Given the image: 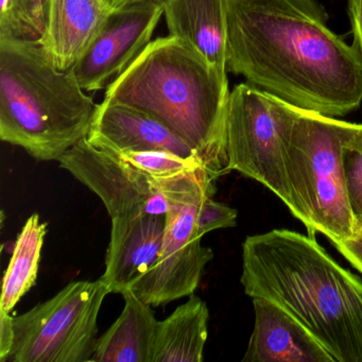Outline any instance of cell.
<instances>
[{"label":"cell","instance_id":"7c38bea8","mask_svg":"<svg viewBox=\"0 0 362 362\" xmlns=\"http://www.w3.org/2000/svg\"><path fill=\"white\" fill-rule=\"evenodd\" d=\"M165 215L139 214L112 218L111 238L101 281L110 293H126L158 264Z\"/></svg>","mask_w":362,"mask_h":362},{"label":"cell","instance_id":"5bb4252c","mask_svg":"<svg viewBox=\"0 0 362 362\" xmlns=\"http://www.w3.org/2000/svg\"><path fill=\"white\" fill-rule=\"evenodd\" d=\"M112 10L107 0H46L40 42L57 69L75 67Z\"/></svg>","mask_w":362,"mask_h":362},{"label":"cell","instance_id":"4316f807","mask_svg":"<svg viewBox=\"0 0 362 362\" xmlns=\"http://www.w3.org/2000/svg\"><path fill=\"white\" fill-rule=\"evenodd\" d=\"M111 7L118 8L120 6L126 5V4L135 3V1H141V0H107ZM154 1H158V3H164L165 0H154Z\"/></svg>","mask_w":362,"mask_h":362},{"label":"cell","instance_id":"6da1fadb","mask_svg":"<svg viewBox=\"0 0 362 362\" xmlns=\"http://www.w3.org/2000/svg\"><path fill=\"white\" fill-rule=\"evenodd\" d=\"M317 0H228L226 71L290 105L342 117L362 103V58Z\"/></svg>","mask_w":362,"mask_h":362},{"label":"cell","instance_id":"e0dca14e","mask_svg":"<svg viewBox=\"0 0 362 362\" xmlns=\"http://www.w3.org/2000/svg\"><path fill=\"white\" fill-rule=\"evenodd\" d=\"M164 321H158L151 362H202L209 337V311L196 294L188 296Z\"/></svg>","mask_w":362,"mask_h":362},{"label":"cell","instance_id":"d6986e66","mask_svg":"<svg viewBox=\"0 0 362 362\" xmlns=\"http://www.w3.org/2000/svg\"><path fill=\"white\" fill-rule=\"evenodd\" d=\"M116 156L158 181L194 173L199 169H205L201 160L182 158L169 152L131 151Z\"/></svg>","mask_w":362,"mask_h":362},{"label":"cell","instance_id":"7a4b0ae2","mask_svg":"<svg viewBox=\"0 0 362 362\" xmlns=\"http://www.w3.org/2000/svg\"><path fill=\"white\" fill-rule=\"evenodd\" d=\"M241 285L296 317L334 358L362 362V281L315 237L272 230L247 237Z\"/></svg>","mask_w":362,"mask_h":362},{"label":"cell","instance_id":"30bf717a","mask_svg":"<svg viewBox=\"0 0 362 362\" xmlns=\"http://www.w3.org/2000/svg\"><path fill=\"white\" fill-rule=\"evenodd\" d=\"M162 16L163 4L154 0L114 8L73 69L81 88L107 90L147 47Z\"/></svg>","mask_w":362,"mask_h":362},{"label":"cell","instance_id":"ba28073f","mask_svg":"<svg viewBox=\"0 0 362 362\" xmlns=\"http://www.w3.org/2000/svg\"><path fill=\"white\" fill-rule=\"evenodd\" d=\"M205 199L169 205L158 264L131 289L146 304L167 305L192 296L198 288L205 267L214 258L213 250L201 243L197 228Z\"/></svg>","mask_w":362,"mask_h":362},{"label":"cell","instance_id":"ac0fdd59","mask_svg":"<svg viewBox=\"0 0 362 362\" xmlns=\"http://www.w3.org/2000/svg\"><path fill=\"white\" fill-rule=\"evenodd\" d=\"M47 223L37 214L27 220L14 245L11 260L3 279L0 308L11 313L21 298L35 285Z\"/></svg>","mask_w":362,"mask_h":362},{"label":"cell","instance_id":"8fae6325","mask_svg":"<svg viewBox=\"0 0 362 362\" xmlns=\"http://www.w3.org/2000/svg\"><path fill=\"white\" fill-rule=\"evenodd\" d=\"M86 139L98 149L114 154L162 151L201 160L197 152L166 124L122 103L105 100L99 103Z\"/></svg>","mask_w":362,"mask_h":362},{"label":"cell","instance_id":"cb8c5ba5","mask_svg":"<svg viewBox=\"0 0 362 362\" xmlns=\"http://www.w3.org/2000/svg\"><path fill=\"white\" fill-rule=\"evenodd\" d=\"M339 253L362 274V230L357 236L334 245Z\"/></svg>","mask_w":362,"mask_h":362},{"label":"cell","instance_id":"52a82bcc","mask_svg":"<svg viewBox=\"0 0 362 362\" xmlns=\"http://www.w3.org/2000/svg\"><path fill=\"white\" fill-rule=\"evenodd\" d=\"M107 294L101 279L71 281L54 298L14 317L16 339L6 362L93 361L97 320Z\"/></svg>","mask_w":362,"mask_h":362},{"label":"cell","instance_id":"4fadbf2b","mask_svg":"<svg viewBox=\"0 0 362 362\" xmlns=\"http://www.w3.org/2000/svg\"><path fill=\"white\" fill-rule=\"evenodd\" d=\"M255 323L243 362H334L323 345L279 305L253 298Z\"/></svg>","mask_w":362,"mask_h":362},{"label":"cell","instance_id":"3957f363","mask_svg":"<svg viewBox=\"0 0 362 362\" xmlns=\"http://www.w3.org/2000/svg\"><path fill=\"white\" fill-rule=\"evenodd\" d=\"M228 71L168 35L147 47L105 90V100L136 107L181 136L217 181L230 173L226 153Z\"/></svg>","mask_w":362,"mask_h":362},{"label":"cell","instance_id":"2e32d148","mask_svg":"<svg viewBox=\"0 0 362 362\" xmlns=\"http://www.w3.org/2000/svg\"><path fill=\"white\" fill-rule=\"evenodd\" d=\"M122 296L124 310L99 337L93 362H151L158 323L152 306L139 300L131 290Z\"/></svg>","mask_w":362,"mask_h":362},{"label":"cell","instance_id":"8992f818","mask_svg":"<svg viewBox=\"0 0 362 362\" xmlns=\"http://www.w3.org/2000/svg\"><path fill=\"white\" fill-rule=\"evenodd\" d=\"M298 110L247 82L235 86L226 118V153L230 171L262 184L302 222V211L288 175L285 148L286 134Z\"/></svg>","mask_w":362,"mask_h":362},{"label":"cell","instance_id":"d4e9b609","mask_svg":"<svg viewBox=\"0 0 362 362\" xmlns=\"http://www.w3.org/2000/svg\"><path fill=\"white\" fill-rule=\"evenodd\" d=\"M349 16L354 37L353 46L362 58V0H349Z\"/></svg>","mask_w":362,"mask_h":362},{"label":"cell","instance_id":"5b68a950","mask_svg":"<svg viewBox=\"0 0 362 362\" xmlns=\"http://www.w3.org/2000/svg\"><path fill=\"white\" fill-rule=\"evenodd\" d=\"M362 141V124L298 107L286 134V164L308 235L338 245L357 236L343 175L346 148Z\"/></svg>","mask_w":362,"mask_h":362},{"label":"cell","instance_id":"484cf974","mask_svg":"<svg viewBox=\"0 0 362 362\" xmlns=\"http://www.w3.org/2000/svg\"><path fill=\"white\" fill-rule=\"evenodd\" d=\"M30 5L37 24L44 30V27H45L46 0H30Z\"/></svg>","mask_w":362,"mask_h":362},{"label":"cell","instance_id":"277c9868","mask_svg":"<svg viewBox=\"0 0 362 362\" xmlns=\"http://www.w3.org/2000/svg\"><path fill=\"white\" fill-rule=\"evenodd\" d=\"M74 69L52 64L41 42L0 39V139L37 160H58L88 137L98 105Z\"/></svg>","mask_w":362,"mask_h":362},{"label":"cell","instance_id":"9a60e30c","mask_svg":"<svg viewBox=\"0 0 362 362\" xmlns=\"http://www.w3.org/2000/svg\"><path fill=\"white\" fill-rule=\"evenodd\" d=\"M169 35L200 52L217 69L226 71L228 0H165Z\"/></svg>","mask_w":362,"mask_h":362},{"label":"cell","instance_id":"44dd1931","mask_svg":"<svg viewBox=\"0 0 362 362\" xmlns=\"http://www.w3.org/2000/svg\"><path fill=\"white\" fill-rule=\"evenodd\" d=\"M342 167L349 209L359 233L362 230V141L345 149Z\"/></svg>","mask_w":362,"mask_h":362},{"label":"cell","instance_id":"603a6c76","mask_svg":"<svg viewBox=\"0 0 362 362\" xmlns=\"http://www.w3.org/2000/svg\"><path fill=\"white\" fill-rule=\"evenodd\" d=\"M16 339L13 317L9 313L0 308V362L7 361Z\"/></svg>","mask_w":362,"mask_h":362},{"label":"cell","instance_id":"ffe728a7","mask_svg":"<svg viewBox=\"0 0 362 362\" xmlns=\"http://www.w3.org/2000/svg\"><path fill=\"white\" fill-rule=\"evenodd\" d=\"M43 33L30 0H0V39L39 41Z\"/></svg>","mask_w":362,"mask_h":362},{"label":"cell","instance_id":"9c48e42d","mask_svg":"<svg viewBox=\"0 0 362 362\" xmlns=\"http://www.w3.org/2000/svg\"><path fill=\"white\" fill-rule=\"evenodd\" d=\"M59 163L103 201L111 218L168 211L163 180L152 179L116 154L95 147L88 139L74 146Z\"/></svg>","mask_w":362,"mask_h":362},{"label":"cell","instance_id":"7402d4cb","mask_svg":"<svg viewBox=\"0 0 362 362\" xmlns=\"http://www.w3.org/2000/svg\"><path fill=\"white\" fill-rule=\"evenodd\" d=\"M238 213L236 209L217 202L213 198H206L199 209L197 228L201 237L211 230L234 228L237 224Z\"/></svg>","mask_w":362,"mask_h":362}]
</instances>
